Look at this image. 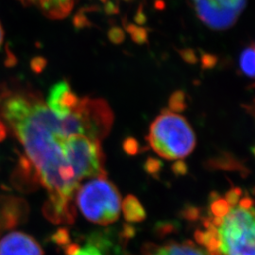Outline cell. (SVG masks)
Wrapping results in <instances>:
<instances>
[{
    "label": "cell",
    "instance_id": "obj_1",
    "mask_svg": "<svg viewBox=\"0 0 255 255\" xmlns=\"http://www.w3.org/2000/svg\"><path fill=\"white\" fill-rule=\"evenodd\" d=\"M0 116L48 191L51 219H72L71 201L80 182L66 160L64 146L72 135L92 136L93 125L85 111L80 106L61 119L36 94L9 92L1 98Z\"/></svg>",
    "mask_w": 255,
    "mask_h": 255
},
{
    "label": "cell",
    "instance_id": "obj_2",
    "mask_svg": "<svg viewBox=\"0 0 255 255\" xmlns=\"http://www.w3.org/2000/svg\"><path fill=\"white\" fill-rule=\"evenodd\" d=\"M240 195L239 189L229 192L228 209L214 217L206 231L217 254L255 255V208L249 197L240 199Z\"/></svg>",
    "mask_w": 255,
    "mask_h": 255
},
{
    "label": "cell",
    "instance_id": "obj_3",
    "mask_svg": "<svg viewBox=\"0 0 255 255\" xmlns=\"http://www.w3.org/2000/svg\"><path fill=\"white\" fill-rule=\"evenodd\" d=\"M147 140L155 152L167 160L183 159L196 146L195 133L186 119L167 110L150 125Z\"/></svg>",
    "mask_w": 255,
    "mask_h": 255
},
{
    "label": "cell",
    "instance_id": "obj_4",
    "mask_svg": "<svg viewBox=\"0 0 255 255\" xmlns=\"http://www.w3.org/2000/svg\"><path fill=\"white\" fill-rule=\"evenodd\" d=\"M75 195L83 217L93 223L108 225L119 219L120 195L117 187L105 177L94 178L79 186Z\"/></svg>",
    "mask_w": 255,
    "mask_h": 255
},
{
    "label": "cell",
    "instance_id": "obj_5",
    "mask_svg": "<svg viewBox=\"0 0 255 255\" xmlns=\"http://www.w3.org/2000/svg\"><path fill=\"white\" fill-rule=\"evenodd\" d=\"M65 157L79 182L105 177L101 142L84 135L69 137L64 146Z\"/></svg>",
    "mask_w": 255,
    "mask_h": 255
},
{
    "label": "cell",
    "instance_id": "obj_6",
    "mask_svg": "<svg viewBox=\"0 0 255 255\" xmlns=\"http://www.w3.org/2000/svg\"><path fill=\"white\" fill-rule=\"evenodd\" d=\"M247 0H195L199 18L210 28L222 30L233 27Z\"/></svg>",
    "mask_w": 255,
    "mask_h": 255
},
{
    "label": "cell",
    "instance_id": "obj_7",
    "mask_svg": "<svg viewBox=\"0 0 255 255\" xmlns=\"http://www.w3.org/2000/svg\"><path fill=\"white\" fill-rule=\"evenodd\" d=\"M79 98L67 82L56 83L50 89L46 104L55 115L61 119L69 116L80 104Z\"/></svg>",
    "mask_w": 255,
    "mask_h": 255
},
{
    "label": "cell",
    "instance_id": "obj_8",
    "mask_svg": "<svg viewBox=\"0 0 255 255\" xmlns=\"http://www.w3.org/2000/svg\"><path fill=\"white\" fill-rule=\"evenodd\" d=\"M0 255H44V252L33 237L11 232L0 240Z\"/></svg>",
    "mask_w": 255,
    "mask_h": 255
},
{
    "label": "cell",
    "instance_id": "obj_9",
    "mask_svg": "<svg viewBox=\"0 0 255 255\" xmlns=\"http://www.w3.org/2000/svg\"><path fill=\"white\" fill-rule=\"evenodd\" d=\"M21 2L27 6H35L51 19L66 17L75 4V0H21Z\"/></svg>",
    "mask_w": 255,
    "mask_h": 255
},
{
    "label": "cell",
    "instance_id": "obj_10",
    "mask_svg": "<svg viewBox=\"0 0 255 255\" xmlns=\"http://www.w3.org/2000/svg\"><path fill=\"white\" fill-rule=\"evenodd\" d=\"M158 255H212L209 252L196 246L190 241L183 243H172L161 248L158 252Z\"/></svg>",
    "mask_w": 255,
    "mask_h": 255
},
{
    "label": "cell",
    "instance_id": "obj_11",
    "mask_svg": "<svg viewBox=\"0 0 255 255\" xmlns=\"http://www.w3.org/2000/svg\"><path fill=\"white\" fill-rule=\"evenodd\" d=\"M122 209L125 219L128 221H141L146 218L142 204L133 196H128L123 201Z\"/></svg>",
    "mask_w": 255,
    "mask_h": 255
},
{
    "label": "cell",
    "instance_id": "obj_12",
    "mask_svg": "<svg viewBox=\"0 0 255 255\" xmlns=\"http://www.w3.org/2000/svg\"><path fill=\"white\" fill-rule=\"evenodd\" d=\"M239 66L241 72L248 78L253 79L255 77V46L252 44L246 47L240 54Z\"/></svg>",
    "mask_w": 255,
    "mask_h": 255
},
{
    "label": "cell",
    "instance_id": "obj_13",
    "mask_svg": "<svg viewBox=\"0 0 255 255\" xmlns=\"http://www.w3.org/2000/svg\"><path fill=\"white\" fill-rule=\"evenodd\" d=\"M169 110L173 113H182L187 108L186 95L182 90L174 92L168 101Z\"/></svg>",
    "mask_w": 255,
    "mask_h": 255
},
{
    "label": "cell",
    "instance_id": "obj_14",
    "mask_svg": "<svg viewBox=\"0 0 255 255\" xmlns=\"http://www.w3.org/2000/svg\"><path fill=\"white\" fill-rule=\"evenodd\" d=\"M126 30L130 35L133 42L139 45H143L147 43L148 31L144 27H137L132 24H128L126 26Z\"/></svg>",
    "mask_w": 255,
    "mask_h": 255
},
{
    "label": "cell",
    "instance_id": "obj_15",
    "mask_svg": "<svg viewBox=\"0 0 255 255\" xmlns=\"http://www.w3.org/2000/svg\"><path fill=\"white\" fill-rule=\"evenodd\" d=\"M67 255H103L101 251L93 244H86L84 246L79 247L71 245L67 249Z\"/></svg>",
    "mask_w": 255,
    "mask_h": 255
},
{
    "label": "cell",
    "instance_id": "obj_16",
    "mask_svg": "<svg viewBox=\"0 0 255 255\" xmlns=\"http://www.w3.org/2000/svg\"><path fill=\"white\" fill-rule=\"evenodd\" d=\"M108 38L115 45H120L125 40V33L121 28L118 27H111L108 31Z\"/></svg>",
    "mask_w": 255,
    "mask_h": 255
},
{
    "label": "cell",
    "instance_id": "obj_17",
    "mask_svg": "<svg viewBox=\"0 0 255 255\" xmlns=\"http://www.w3.org/2000/svg\"><path fill=\"white\" fill-rule=\"evenodd\" d=\"M123 149L128 154L135 155L138 153V151L140 149V146H139V143L137 142L136 139H134L132 137H128L123 142Z\"/></svg>",
    "mask_w": 255,
    "mask_h": 255
},
{
    "label": "cell",
    "instance_id": "obj_18",
    "mask_svg": "<svg viewBox=\"0 0 255 255\" xmlns=\"http://www.w3.org/2000/svg\"><path fill=\"white\" fill-rule=\"evenodd\" d=\"M218 64V57L215 55L201 52V65L203 69H212Z\"/></svg>",
    "mask_w": 255,
    "mask_h": 255
},
{
    "label": "cell",
    "instance_id": "obj_19",
    "mask_svg": "<svg viewBox=\"0 0 255 255\" xmlns=\"http://www.w3.org/2000/svg\"><path fill=\"white\" fill-rule=\"evenodd\" d=\"M180 55L183 59V61L188 64H194L198 63V57L193 49H190V48L182 49V50H180Z\"/></svg>",
    "mask_w": 255,
    "mask_h": 255
},
{
    "label": "cell",
    "instance_id": "obj_20",
    "mask_svg": "<svg viewBox=\"0 0 255 255\" xmlns=\"http://www.w3.org/2000/svg\"><path fill=\"white\" fill-rule=\"evenodd\" d=\"M73 24L75 27L78 29L89 27V25H90L88 19L86 18L85 14L83 12H79L76 14V16L74 17Z\"/></svg>",
    "mask_w": 255,
    "mask_h": 255
},
{
    "label": "cell",
    "instance_id": "obj_21",
    "mask_svg": "<svg viewBox=\"0 0 255 255\" xmlns=\"http://www.w3.org/2000/svg\"><path fill=\"white\" fill-rule=\"evenodd\" d=\"M161 165H162V163H161L160 161H158V160H156V159H153V158H149V159L146 161L145 167H146V169L148 172L153 173V172H157V171L159 170V168L161 167Z\"/></svg>",
    "mask_w": 255,
    "mask_h": 255
},
{
    "label": "cell",
    "instance_id": "obj_22",
    "mask_svg": "<svg viewBox=\"0 0 255 255\" xmlns=\"http://www.w3.org/2000/svg\"><path fill=\"white\" fill-rule=\"evenodd\" d=\"M134 20H135V22H136L138 25H141V26H142V25L146 24V14L143 12V8H142V7H140L139 9H138Z\"/></svg>",
    "mask_w": 255,
    "mask_h": 255
},
{
    "label": "cell",
    "instance_id": "obj_23",
    "mask_svg": "<svg viewBox=\"0 0 255 255\" xmlns=\"http://www.w3.org/2000/svg\"><path fill=\"white\" fill-rule=\"evenodd\" d=\"M105 11L108 14H115V13L119 12V9H118V7L114 3L107 2V4L105 5Z\"/></svg>",
    "mask_w": 255,
    "mask_h": 255
},
{
    "label": "cell",
    "instance_id": "obj_24",
    "mask_svg": "<svg viewBox=\"0 0 255 255\" xmlns=\"http://www.w3.org/2000/svg\"><path fill=\"white\" fill-rule=\"evenodd\" d=\"M173 169L176 173H185L186 166L182 162H177L176 164H174Z\"/></svg>",
    "mask_w": 255,
    "mask_h": 255
},
{
    "label": "cell",
    "instance_id": "obj_25",
    "mask_svg": "<svg viewBox=\"0 0 255 255\" xmlns=\"http://www.w3.org/2000/svg\"><path fill=\"white\" fill-rule=\"evenodd\" d=\"M156 8L159 9H163L164 8V1H162V0H157V2H156Z\"/></svg>",
    "mask_w": 255,
    "mask_h": 255
},
{
    "label": "cell",
    "instance_id": "obj_26",
    "mask_svg": "<svg viewBox=\"0 0 255 255\" xmlns=\"http://www.w3.org/2000/svg\"><path fill=\"white\" fill-rule=\"evenodd\" d=\"M3 40H4V30H3V27L0 25V47L3 44Z\"/></svg>",
    "mask_w": 255,
    "mask_h": 255
},
{
    "label": "cell",
    "instance_id": "obj_27",
    "mask_svg": "<svg viewBox=\"0 0 255 255\" xmlns=\"http://www.w3.org/2000/svg\"><path fill=\"white\" fill-rule=\"evenodd\" d=\"M194 1H195V0H194Z\"/></svg>",
    "mask_w": 255,
    "mask_h": 255
}]
</instances>
